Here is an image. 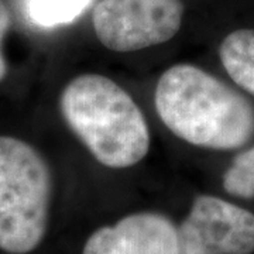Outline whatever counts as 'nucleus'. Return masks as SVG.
<instances>
[{"label":"nucleus","instance_id":"obj_8","mask_svg":"<svg viewBox=\"0 0 254 254\" xmlns=\"http://www.w3.org/2000/svg\"><path fill=\"white\" fill-rule=\"evenodd\" d=\"M92 0H27L28 18L40 27L68 24L82 14Z\"/></svg>","mask_w":254,"mask_h":254},{"label":"nucleus","instance_id":"obj_6","mask_svg":"<svg viewBox=\"0 0 254 254\" xmlns=\"http://www.w3.org/2000/svg\"><path fill=\"white\" fill-rule=\"evenodd\" d=\"M82 254H182L180 229L161 213L138 212L93 232Z\"/></svg>","mask_w":254,"mask_h":254},{"label":"nucleus","instance_id":"obj_2","mask_svg":"<svg viewBox=\"0 0 254 254\" xmlns=\"http://www.w3.org/2000/svg\"><path fill=\"white\" fill-rule=\"evenodd\" d=\"M60 109L69 128L105 167L128 168L148 153L150 130L143 112L108 76L73 78L61 93Z\"/></svg>","mask_w":254,"mask_h":254},{"label":"nucleus","instance_id":"obj_1","mask_svg":"<svg viewBox=\"0 0 254 254\" xmlns=\"http://www.w3.org/2000/svg\"><path fill=\"white\" fill-rule=\"evenodd\" d=\"M154 100L168 130L192 145L229 151L254 137L252 102L195 65L168 68L157 82Z\"/></svg>","mask_w":254,"mask_h":254},{"label":"nucleus","instance_id":"obj_10","mask_svg":"<svg viewBox=\"0 0 254 254\" xmlns=\"http://www.w3.org/2000/svg\"><path fill=\"white\" fill-rule=\"evenodd\" d=\"M10 13L9 9L6 7L4 1L0 0V82L4 79L7 73V63L3 55V40L6 37V33L9 31L10 27Z\"/></svg>","mask_w":254,"mask_h":254},{"label":"nucleus","instance_id":"obj_5","mask_svg":"<svg viewBox=\"0 0 254 254\" xmlns=\"http://www.w3.org/2000/svg\"><path fill=\"white\" fill-rule=\"evenodd\" d=\"M182 254H253L254 213L232 202L200 195L180 227Z\"/></svg>","mask_w":254,"mask_h":254},{"label":"nucleus","instance_id":"obj_7","mask_svg":"<svg viewBox=\"0 0 254 254\" xmlns=\"http://www.w3.org/2000/svg\"><path fill=\"white\" fill-rule=\"evenodd\" d=\"M219 58L232 81L254 96V28L227 34L219 47Z\"/></svg>","mask_w":254,"mask_h":254},{"label":"nucleus","instance_id":"obj_9","mask_svg":"<svg viewBox=\"0 0 254 254\" xmlns=\"http://www.w3.org/2000/svg\"><path fill=\"white\" fill-rule=\"evenodd\" d=\"M223 190L229 195L253 199L254 198V145L235 157L232 165L223 174Z\"/></svg>","mask_w":254,"mask_h":254},{"label":"nucleus","instance_id":"obj_3","mask_svg":"<svg viewBox=\"0 0 254 254\" xmlns=\"http://www.w3.org/2000/svg\"><path fill=\"white\" fill-rule=\"evenodd\" d=\"M53 180L33 145L0 136V250L27 254L47 233Z\"/></svg>","mask_w":254,"mask_h":254},{"label":"nucleus","instance_id":"obj_4","mask_svg":"<svg viewBox=\"0 0 254 254\" xmlns=\"http://www.w3.org/2000/svg\"><path fill=\"white\" fill-rule=\"evenodd\" d=\"M182 17L180 0H100L92 21L108 50L131 53L170 41L180 31Z\"/></svg>","mask_w":254,"mask_h":254}]
</instances>
